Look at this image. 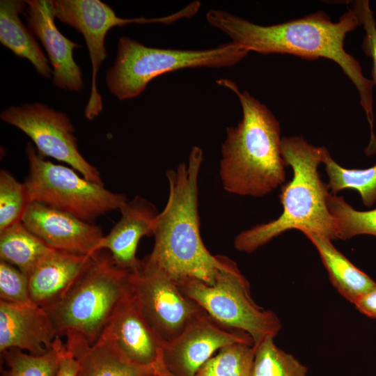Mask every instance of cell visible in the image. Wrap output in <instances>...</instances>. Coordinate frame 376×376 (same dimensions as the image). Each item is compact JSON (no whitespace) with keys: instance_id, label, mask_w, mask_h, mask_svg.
<instances>
[{"instance_id":"obj_21","label":"cell","mask_w":376,"mask_h":376,"mask_svg":"<svg viewBox=\"0 0 376 376\" xmlns=\"http://www.w3.org/2000/svg\"><path fill=\"white\" fill-rule=\"evenodd\" d=\"M303 233L318 250L333 285L347 300L354 304L361 296L376 288V282L336 249L331 240L316 233Z\"/></svg>"},{"instance_id":"obj_25","label":"cell","mask_w":376,"mask_h":376,"mask_svg":"<svg viewBox=\"0 0 376 376\" xmlns=\"http://www.w3.org/2000/svg\"><path fill=\"white\" fill-rule=\"evenodd\" d=\"M254 347L251 376H308V368L278 347L274 338H267Z\"/></svg>"},{"instance_id":"obj_30","label":"cell","mask_w":376,"mask_h":376,"mask_svg":"<svg viewBox=\"0 0 376 376\" xmlns=\"http://www.w3.org/2000/svg\"><path fill=\"white\" fill-rule=\"evenodd\" d=\"M351 9L363 26L366 35L361 43V49L366 56L373 62L371 70L372 81L376 86V22L369 1L359 0L354 1Z\"/></svg>"},{"instance_id":"obj_11","label":"cell","mask_w":376,"mask_h":376,"mask_svg":"<svg viewBox=\"0 0 376 376\" xmlns=\"http://www.w3.org/2000/svg\"><path fill=\"white\" fill-rule=\"evenodd\" d=\"M52 3L55 17L83 35L89 52L92 83L90 97L84 110V116L88 120L97 117L103 107L96 79L107 56L104 40L109 31L113 27L130 23L170 24L175 22L173 14L156 18H121L109 6L100 0H52Z\"/></svg>"},{"instance_id":"obj_18","label":"cell","mask_w":376,"mask_h":376,"mask_svg":"<svg viewBox=\"0 0 376 376\" xmlns=\"http://www.w3.org/2000/svg\"><path fill=\"white\" fill-rule=\"evenodd\" d=\"M118 210L120 220L104 235L98 250H108L118 267L132 270L141 260L136 258L139 242L144 236H152L159 212L152 203L138 195L126 201Z\"/></svg>"},{"instance_id":"obj_9","label":"cell","mask_w":376,"mask_h":376,"mask_svg":"<svg viewBox=\"0 0 376 376\" xmlns=\"http://www.w3.org/2000/svg\"><path fill=\"white\" fill-rule=\"evenodd\" d=\"M130 288L139 311L165 342L205 311L173 279L145 258L130 270Z\"/></svg>"},{"instance_id":"obj_17","label":"cell","mask_w":376,"mask_h":376,"mask_svg":"<svg viewBox=\"0 0 376 376\" xmlns=\"http://www.w3.org/2000/svg\"><path fill=\"white\" fill-rule=\"evenodd\" d=\"M123 353L132 361L158 368L171 376L163 363L165 341L137 308L130 291L119 304L107 325Z\"/></svg>"},{"instance_id":"obj_19","label":"cell","mask_w":376,"mask_h":376,"mask_svg":"<svg viewBox=\"0 0 376 376\" xmlns=\"http://www.w3.org/2000/svg\"><path fill=\"white\" fill-rule=\"evenodd\" d=\"M92 258L65 251H51L27 276L33 304L45 309L58 302L88 267Z\"/></svg>"},{"instance_id":"obj_29","label":"cell","mask_w":376,"mask_h":376,"mask_svg":"<svg viewBox=\"0 0 376 376\" xmlns=\"http://www.w3.org/2000/svg\"><path fill=\"white\" fill-rule=\"evenodd\" d=\"M0 298L16 304H34L30 296L27 276L3 260H0Z\"/></svg>"},{"instance_id":"obj_7","label":"cell","mask_w":376,"mask_h":376,"mask_svg":"<svg viewBox=\"0 0 376 376\" xmlns=\"http://www.w3.org/2000/svg\"><path fill=\"white\" fill-rule=\"evenodd\" d=\"M26 153L29 170L24 183L30 203H40L93 223L128 201L126 195L81 177L72 168L46 160L30 142Z\"/></svg>"},{"instance_id":"obj_12","label":"cell","mask_w":376,"mask_h":376,"mask_svg":"<svg viewBox=\"0 0 376 376\" xmlns=\"http://www.w3.org/2000/svg\"><path fill=\"white\" fill-rule=\"evenodd\" d=\"M235 343L254 345L246 333L226 327L203 311L179 335L165 343L163 363L171 376H195L221 348Z\"/></svg>"},{"instance_id":"obj_26","label":"cell","mask_w":376,"mask_h":376,"mask_svg":"<svg viewBox=\"0 0 376 376\" xmlns=\"http://www.w3.org/2000/svg\"><path fill=\"white\" fill-rule=\"evenodd\" d=\"M327 204L335 224L338 239L347 240L359 235L376 237V208L357 210L343 196L330 192L327 197Z\"/></svg>"},{"instance_id":"obj_32","label":"cell","mask_w":376,"mask_h":376,"mask_svg":"<svg viewBox=\"0 0 376 376\" xmlns=\"http://www.w3.org/2000/svg\"><path fill=\"white\" fill-rule=\"evenodd\" d=\"M78 368L77 360L65 347L60 359L57 376H75Z\"/></svg>"},{"instance_id":"obj_15","label":"cell","mask_w":376,"mask_h":376,"mask_svg":"<svg viewBox=\"0 0 376 376\" xmlns=\"http://www.w3.org/2000/svg\"><path fill=\"white\" fill-rule=\"evenodd\" d=\"M58 336L45 310L0 300V352L16 348L33 355L49 351Z\"/></svg>"},{"instance_id":"obj_13","label":"cell","mask_w":376,"mask_h":376,"mask_svg":"<svg viewBox=\"0 0 376 376\" xmlns=\"http://www.w3.org/2000/svg\"><path fill=\"white\" fill-rule=\"evenodd\" d=\"M22 222L51 248L90 256L97 252L102 228L70 214L31 202Z\"/></svg>"},{"instance_id":"obj_8","label":"cell","mask_w":376,"mask_h":376,"mask_svg":"<svg viewBox=\"0 0 376 376\" xmlns=\"http://www.w3.org/2000/svg\"><path fill=\"white\" fill-rule=\"evenodd\" d=\"M178 285L217 321L249 334L254 345L274 338L281 330L277 315L255 303L248 281L227 256H223V266L213 284L191 279Z\"/></svg>"},{"instance_id":"obj_28","label":"cell","mask_w":376,"mask_h":376,"mask_svg":"<svg viewBox=\"0 0 376 376\" xmlns=\"http://www.w3.org/2000/svg\"><path fill=\"white\" fill-rule=\"evenodd\" d=\"M30 203L24 182L7 170L0 171V232L22 221Z\"/></svg>"},{"instance_id":"obj_2","label":"cell","mask_w":376,"mask_h":376,"mask_svg":"<svg viewBox=\"0 0 376 376\" xmlns=\"http://www.w3.org/2000/svg\"><path fill=\"white\" fill-rule=\"evenodd\" d=\"M203 153L191 148L187 162L166 173L169 196L153 225L154 245L144 257L178 284L191 279L214 283L223 266V256L212 255L200 231L198 176Z\"/></svg>"},{"instance_id":"obj_4","label":"cell","mask_w":376,"mask_h":376,"mask_svg":"<svg viewBox=\"0 0 376 376\" xmlns=\"http://www.w3.org/2000/svg\"><path fill=\"white\" fill-rule=\"evenodd\" d=\"M281 155L293 176L283 184L279 195L283 212L274 220L240 232L234 240L235 248L252 253L288 230L313 232L336 240L335 224L327 204V184L320 178L318 168L325 152L302 136H284L281 142Z\"/></svg>"},{"instance_id":"obj_31","label":"cell","mask_w":376,"mask_h":376,"mask_svg":"<svg viewBox=\"0 0 376 376\" xmlns=\"http://www.w3.org/2000/svg\"><path fill=\"white\" fill-rule=\"evenodd\" d=\"M354 304L363 314L376 318V288L361 296Z\"/></svg>"},{"instance_id":"obj_23","label":"cell","mask_w":376,"mask_h":376,"mask_svg":"<svg viewBox=\"0 0 376 376\" xmlns=\"http://www.w3.org/2000/svg\"><path fill=\"white\" fill-rule=\"evenodd\" d=\"M65 344L58 336L52 348L42 355H33L16 348L1 352L6 368L2 376H57Z\"/></svg>"},{"instance_id":"obj_10","label":"cell","mask_w":376,"mask_h":376,"mask_svg":"<svg viewBox=\"0 0 376 376\" xmlns=\"http://www.w3.org/2000/svg\"><path fill=\"white\" fill-rule=\"evenodd\" d=\"M0 117L25 133L43 157L64 162L86 179L104 185L97 168L79 152L74 127L65 113L35 102L9 107Z\"/></svg>"},{"instance_id":"obj_3","label":"cell","mask_w":376,"mask_h":376,"mask_svg":"<svg viewBox=\"0 0 376 376\" xmlns=\"http://www.w3.org/2000/svg\"><path fill=\"white\" fill-rule=\"evenodd\" d=\"M217 83L239 99L242 118L226 129L221 145L219 176L224 189L232 194L262 197L285 181L281 151V127L272 112L248 91L228 79Z\"/></svg>"},{"instance_id":"obj_16","label":"cell","mask_w":376,"mask_h":376,"mask_svg":"<svg viewBox=\"0 0 376 376\" xmlns=\"http://www.w3.org/2000/svg\"><path fill=\"white\" fill-rule=\"evenodd\" d=\"M65 337L66 348L78 361L75 376H165L157 367L129 359L107 326L93 344L77 334Z\"/></svg>"},{"instance_id":"obj_22","label":"cell","mask_w":376,"mask_h":376,"mask_svg":"<svg viewBox=\"0 0 376 376\" xmlns=\"http://www.w3.org/2000/svg\"><path fill=\"white\" fill-rule=\"evenodd\" d=\"M54 249L19 221L0 232V258L26 276Z\"/></svg>"},{"instance_id":"obj_24","label":"cell","mask_w":376,"mask_h":376,"mask_svg":"<svg viewBox=\"0 0 376 376\" xmlns=\"http://www.w3.org/2000/svg\"><path fill=\"white\" fill-rule=\"evenodd\" d=\"M329 178L328 188L336 194L343 189L357 190L366 207L376 201V164L366 169H348L340 166L327 150L322 162Z\"/></svg>"},{"instance_id":"obj_27","label":"cell","mask_w":376,"mask_h":376,"mask_svg":"<svg viewBox=\"0 0 376 376\" xmlns=\"http://www.w3.org/2000/svg\"><path fill=\"white\" fill-rule=\"evenodd\" d=\"M254 354L253 344L228 345L210 358L195 376H251Z\"/></svg>"},{"instance_id":"obj_14","label":"cell","mask_w":376,"mask_h":376,"mask_svg":"<svg viewBox=\"0 0 376 376\" xmlns=\"http://www.w3.org/2000/svg\"><path fill=\"white\" fill-rule=\"evenodd\" d=\"M28 27L44 46L53 70V84L62 89L80 92L82 73L73 57L80 45L64 36L54 22L52 0H27Z\"/></svg>"},{"instance_id":"obj_6","label":"cell","mask_w":376,"mask_h":376,"mask_svg":"<svg viewBox=\"0 0 376 376\" xmlns=\"http://www.w3.org/2000/svg\"><path fill=\"white\" fill-rule=\"evenodd\" d=\"M249 52L232 41L205 49H162L123 36L114 64L107 70L106 83L119 100L132 99L143 92L153 79L166 72L187 68L229 67Z\"/></svg>"},{"instance_id":"obj_5","label":"cell","mask_w":376,"mask_h":376,"mask_svg":"<svg viewBox=\"0 0 376 376\" xmlns=\"http://www.w3.org/2000/svg\"><path fill=\"white\" fill-rule=\"evenodd\" d=\"M102 251L66 294L45 308L58 336L77 334L93 344L130 293V270L118 267Z\"/></svg>"},{"instance_id":"obj_20","label":"cell","mask_w":376,"mask_h":376,"mask_svg":"<svg viewBox=\"0 0 376 376\" xmlns=\"http://www.w3.org/2000/svg\"><path fill=\"white\" fill-rule=\"evenodd\" d=\"M27 4L25 1H0V42L15 55L29 61L40 75L49 78L52 70L33 33L19 18Z\"/></svg>"},{"instance_id":"obj_1","label":"cell","mask_w":376,"mask_h":376,"mask_svg":"<svg viewBox=\"0 0 376 376\" xmlns=\"http://www.w3.org/2000/svg\"><path fill=\"white\" fill-rule=\"evenodd\" d=\"M205 17L211 26L222 31L232 42L249 52L291 54L308 60L324 58L334 61L357 89L360 104L370 125V136H375L374 84L364 76L359 61L344 48L347 34L360 26L351 8L336 22L322 11L265 26L217 9L207 11Z\"/></svg>"}]
</instances>
